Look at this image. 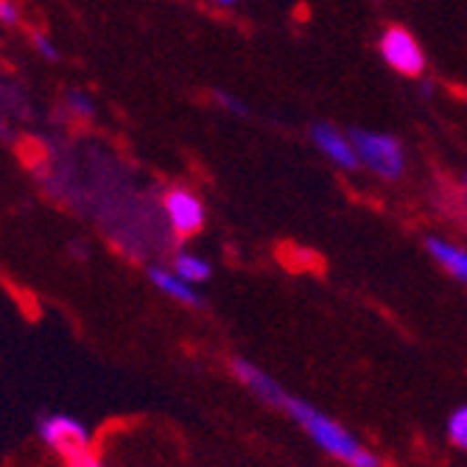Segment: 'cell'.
I'll use <instances>...</instances> for the list:
<instances>
[{
  "mask_svg": "<svg viewBox=\"0 0 467 467\" xmlns=\"http://www.w3.org/2000/svg\"><path fill=\"white\" fill-rule=\"evenodd\" d=\"M378 48H380L384 62L392 70H398L400 76H420L426 70V54H422L417 36L403 26H389L384 34H380Z\"/></svg>",
  "mask_w": 467,
  "mask_h": 467,
  "instance_id": "cell-4",
  "label": "cell"
},
{
  "mask_svg": "<svg viewBox=\"0 0 467 467\" xmlns=\"http://www.w3.org/2000/svg\"><path fill=\"white\" fill-rule=\"evenodd\" d=\"M277 411L288 414L296 426L303 429V434L327 456H333L336 462H342L348 467H384L378 453H372L356 434H350L342 422L336 417L325 414L322 409H317L311 400L294 395L285 389L283 400L277 403Z\"/></svg>",
  "mask_w": 467,
  "mask_h": 467,
  "instance_id": "cell-1",
  "label": "cell"
},
{
  "mask_svg": "<svg viewBox=\"0 0 467 467\" xmlns=\"http://www.w3.org/2000/svg\"><path fill=\"white\" fill-rule=\"evenodd\" d=\"M230 372L235 375V380L249 395H254L261 403H266L269 409H277V403L285 395V387L280 384V380L272 372H266L264 367L249 361V358H233L230 361Z\"/></svg>",
  "mask_w": 467,
  "mask_h": 467,
  "instance_id": "cell-6",
  "label": "cell"
},
{
  "mask_svg": "<svg viewBox=\"0 0 467 467\" xmlns=\"http://www.w3.org/2000/svg\"><path fill=\"white\" fill-rule=\"evenodd\" d=\"M67 467H104V462L90 451V448H84V451H76L70 456H65Z\"/></svg>",
  "mask_w": 467,
  "mask_h": 467,
  "instance_id": "cell-13",
  "label": "cell"
},
{
  "mask_svg": "<svg viewBox=\"0 0 467 467\" xmlns=\"http://www.w3.org/2000/svg\"><path fill=\"white\" fill-rule=\"evenodd\" d=\"M67 107L76 115H93V99L88 93H81V90H70L67 93Z\"/></svg>",
  "mask_w": 467,
  "mask_h": 467,
  "instance_id": "cell-12",
  "label": "cell"
},
{
  "mask_svg": "<svg viewBox=\"0 0 467 467\" xmlns=\"http://www.w3.org/2000/svg\"><path fill=\"white\" fill-rule=\"evenodd\" d=\"M219 101H222V107H224V109H230L233 115H246V104H241L238 99H233V96L222 93V96H219Z\"/></svg>",
  "mask_w": 467,
  "mask_h": 467,
  "instance_id": "cell-16",
  "label": "cell"
},
{
  "mask_svg": "<svg viewBox=\"0 0 467 467\" xmlns=\"http://www.w3.org/2000/svg\"><path fill=\"white\" fill-rule=\"evenodd\" d=\"M311 140L317 143V149L338 168H345V171H356L361 165L358 162V154H356V146L348 135H342L330 123H314L311 126Z\"/></svg>",
  "mask_w": 467,
  "mask_h": 467,
  "instance_id": "cell-7",
  "label": "cell"
},
{
  "mask_svg": "<svg viewBox=\"0 0 467 467\" xmlns=\"http://www.w3.org/2000/svg\"><path fill=\"white\" fill-rule=\"evenodd\" d=\"M149 280L165 294V296H171V300H177L180 306H188V308H202L204 300H202V294L196 291L193 283L182 280L174 269H162V266H151L149 269Z\"/></svg>",
  "mask_w": 467,
  "mask_h": 467,
  "instance_id": "cell-8",
  "label": "cell"
},
{
  "mask_svg": "<svg viewBox=\"0 0 467 467\" xmlns=\"http://www.w3.org/2000/svg\"><path fill=\"white\" fill-rule=\"evenodd\" d=\"M445 434L451 440L453 448L459 451H467V403L456 406L448 417V426H445Z\"/></svg>",
  "mask_w": 467,
  "mask_h": 467,
  "instance_id": "cell-11",
  "label": "cell"
},
{
  "mask_svg": "<svg viewBox=\"0 0 467 467\" xmlns=\"http://www.w3.org/2000/svg\"><path fill=\"white\" fill-rule=\"evenodd\" d=\"M34 46H36V51L46 57L48 62H57L59 59V51L54 48V42L48 39V36H42V34H34Z\"/></svg>",
  "mask_w": 467,
  "mask_h": 467,
  "instance_id": "cell-14",
  "label": "cell"
},
{
  "mask_svg": "<svg viewBox=\"0 0 467 467\" xmlns=\"http://www.w3.org/2000/svg\"><path fill=\"white\" fill-rule=\"evenodd\" d=\"M464 185H467V177H464Z\"/></svg>",
  "mask_w": 467,
  "mask_h": 467,
  "instance_id": "cell-18",
  "label": "cell"
},
{
  "mask_svg": "<svg viewBox=\"0 0 467 467\" xmlns=\"http://www.w3.org/2000/svg\"><path fill=\"white\" fill-rule=\"evenodd\" d=\"M171 269H174L182 280H188V283H193V285L210 280V275H213V266H210L204 258H199V254H193V252H177Z\"/></svg>",
  "mask_w": 467,
  "mask_h": 467,
  "instance_id": "cell-10",
  "label": "cell"
},
{
  "mask_svg": "<svg viewBox=\"0 0 467 467\" xmlns=\"http://www.w3.org/2000/svg\"><path fill=\"white\" fill-rule=\"evenodd\" d=\"M350 140L356 146L358 162L369 168L380 180H400L406 171V157L403 143L384 132H369V130H353Z\"/></svg>",
  "mask_w": 467,
  "mask_h": 467,
  "instance_id": "cell-2",
  "label": "cell"
},
{
  "mask_svg": "<svg viewBox=\"0 0 467 467\" xmlns=\"http://www.w3.org/2000/svg\"><path fill=\"white\" fill-rule=\"evenodd\" d=\"M20 9L15 6V0H0V23L4 26H17Z\"/></svg>",
  "mask_w": 467,
  "mask_h": 467,
  "instance_id": "cell-15",
  "label": "cell"
},
{
  "mask_svg": "<svg viewBox=\"0 0 467 467\" xmlns=\"http://www.w3.org/2000/svg\"><path fill=\"white\" fill-rule=\"evenodd\" d=\"M162 207H165V216H168V224L171 230L182 238L188 235H196L202 227H204V204L196 193H191L188 188H174L168 191L165 199H162Z\"/></svg>",
  "mask_w": 467,
  "mask_h": 467,
  "instance_id": "cell-5",
  "label": "cell"
},
{
  "mask_svg": "<svg viewBox=\"0 0 467 467\" xmlns=\"http://www.w3.org/2000/svg\"><path fill=\"white\" fill-rule=\"evenodd\" d=\"M426 249L451 277H456L459 283H467V249L464 246H456L445 238L431 235V238H426Z\"/></svg>",
  "mask_w": 467,
  "mask_h": 467,
  "instance_id": "cell-9",
  "label": "cell"
},
{
  "mask_svg": "<svg viewBox=\"0 0 467 467\" xmlns=\"http://www.w3.org/2000/svg\"><path fill=\"white\" fill-rule=\"evenodd\" d=\"M36 437L48 448H54L62 459L76 451L90 448L88 426L73 414H42L36 420Z\"/></svg>",
  "mask_w": 467,
  "mask_h": 467,
  "instance_id": "cell-3",
  "label": "cell"
},
{
  "mask_svg": "<svg viewBox=\"0 0 467 467\" xmlns=\"http://www.w3.org/2000/svg\"><path fill=\"white\" fill-rule=\"evenodd\" d=\"M216 4H222V6H233L235 0H216Z\"/></svg>",
  "mask_w": 467,
  "mask_h": 467,
  "instance_id": "cell-17",
  "label": "cell"
}]
</instances>
